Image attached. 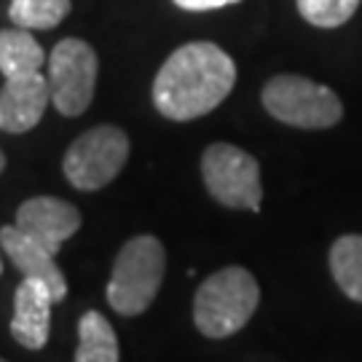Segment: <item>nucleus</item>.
<instances>
[{
	"instance_id": "4468645a",
	"label": "nucleus",
	"mask_w": 362,
	"mask_h": 362,
	"mask_svg": "<svg viewBox=\"0 0 362 362\" xmlns=\"http://www.w3.org/2000/svg\"><path fill=\"white\" fill-rule=\"evenodd\" d=\"M76 362H118V336L100 311H86L78 322Z\"/></svg>"
},
{
	"instance_id": "9b49d317",
	"label": "nucleus",
	"mask_w": 362,
	"mask_h": 362,
	"mask_svg": "<svg viewBox=\"0 0 362 362\" xmlns=\"http://www.w3.org/2000/svg\"><path fill=\"white\" fill-rule=\"evenodd\" d=\"M0 247L11 258L16 272L22 274L25 279H38V282H43V285L52 290L57 303L67 296V279L65 274H62V269L54 263V252H49L35 239H30L25 231H19L16 223L0 228Z\"/></svg>"
},
{
	"instance_id": "aec40b11",
	"label": "nucleus",
	"mask_w": 362,
	"mask_h": 362,
	"mask_svg": "<svg viewBox=\"0 0 362 362\" xmlns=\"http://www.w3.org/2000/svg\"><path fill=\"white\" fill-rule=\"evenodd\" d=\"M0 362H6V360H3V357H0Z\"/></svg>"
},
{
	"instance_id": "1a4fd4ad",
	"label": "nucleus",
	"mask_w": 362,
	"mask_h": 362,
	"mask_svg": "<svg viewBox=\"0 0 362 362\" xmlns=\"http://www.w3.org/2000/svg\"><path fill=\"white\" fill-rule=\"evenodd\" d=\"M49 103V78H43L40 73L6 78V83L0 86V132L25 134L35 129Z\"/></svg>"
},
{
	"instance_id": "20e7f679",
	"label": "nucleus",
	"mask_w": 362,
	"mask_h": 362,
	"mask_svg": "<svg viewBox=\"0 0 362 362\" xmlns=\"http://www.w3.org/2000/svg\"><path fill=\"white\" fill-rule=\"evenodd\" d=\"M260 103L269 116L296 129H330L344 118V103L336 91L296 73L269 78Z\"/></svg>"
},
{
	"instance_id": "f3484780",
	"label": "nucleus",
	"mask_w": 362,
	"mask_h": 362,
	"mask_svg": "<svg viewBox=\"0 0 362 362\" xmlns=\"http://www.w3.org/2000/svg\"><path fill=\"white\" fill-rule=\"evenodd\" d=\"M172 3L182 11H215V8L231 6V3H239V0H172Z\"/></svg>"
},
{
	"instance_id": "f257e3e1",
	"label": "nucleus",
	"mask_w": 362,
	"mask_h": 362,
	"mask_svg": "<svg viewBox=\"0 0 362 362\" xmlns=\"http://www.w3.org/2000/svg\"><path fill=\"white\" fill-rule=\"evenodd\" d=\"M236 83V65L218 43L191 40L167 57L153 78V105L169 121L212 113Z\"/></svg>"
},
{
	"instance_id": "f03ea898",
	"label": "nucleus",
	"mask_w": 362,
	"mask_h": 362,
	"mask_svg": "<svg viewBox=\"0 0 362 362\" xmlns=\"http://www.w3.org/2000/svg\"><path fill=\"white\" fill-rule=\"evenodd\" d=\"M260 285L245 266L209 274L194 296V325L202 336L228 338L239 333L258 309Z\"/></svg>"
},
{
	"instance_id": "2eb2a0df",
	"label": "nucleus",
	"mask_w": 362,
	"mask_h": 362,
	"mask_svg": "<svg viewBox=\"0 0 362 362\" xmlns=\"http://www.w3.org/2000/svg\"><path fill=\"white\" fill-rule=\"evenodd\" d=\"M73 8L70 0H11L8 19L25 30H54Z\"/></svg>"
},
{
	"instance_id": "7ed1b4c3",
	"label": "nucleus",
	"mask_w": 362,
	"mask_h": 362,
	"mask_svg": "<svg viewBox=\"0 0 362 362\" xmlns=\"http://www.w3.org/2000/svg\"><path fill=\"white\" fill-rule=\"evenodd\" d=\"M164 274H167L164 245L151 233L132 236L118 250L113 272H110V282H107L110 309L124 317H137L148 311L161 290Z\"/></svg>"
},
{
	"instance_id": "f8f14e48",
	"label": "nucleus",
	"mask_w": 362,
	"mask_h": 362,
	"mask_svg": "<svg viewBox=\"0 0 362 362\" xmlns=\"http://www.w3.org/2000/svg\"><path fill=\"white\" fill-rule=\"evenodd\" d=\"M43 62H46L43 46L30 35V30L25 27L0 30V73L3 78L40 73Z\"/></svg>"
},
{
	"instance_id": "0eeeda50",
	"label": "nucleus",
	"mask_w": 362,
	"mask_h": 362,
	"mask_svg": "<svg viewBox=\"0 0 362 362\" xmlns=\"http://www.w3.org/2000/svg\"><path fill=\"white\" fill-rule=\"evenodd\" d=\"M49 89L52 105L67 118L81 116L94 100L100 59L86 40L65 38L49 57Z\"/></svg>"
},
{
	"instance_id": "6ab92c4d",
	"label": "nucleus",
	"mask_w": 362,
	"mask_h": 362,
	"mask_svg": "<svg viewBox=\"0 0 362 362\" xmlns=\"http://www.w3.org/2000/svg\"><path fill=\"white\" fill-rule=\"evenodd\" d=\"M0 274H3V258H0Z\"/></svg>"
},
{
	"instance_id": "423d86ee",
	"label": "nucleus",
	"mask_w": 362,
	"mask_h": 362,
	"mask_svg": "<svg viewBox=\"0 0 362 362\" xmlns=\"http://www.w3.org/2000/svg\"><path fill=\"white\" fill-rule=\"evenodd\" d=\"M129 161V137L121 127L100 124L73 140L62 158L67 182L78 191H100Z\"/></svg>"
},
{
	"instance_id": "a211bd4d",
	"label": "nucleus",
	"mask_w": 362,
	"mask_h": 362,
	"mask_svg": "<svg viewBox=\"0 0 362 362\" xmlns=\"http://www.w3.org/2000/svg\"><path fill=\"white\" fill-rule=\"evenodd\" d=\"M6 169V156H3V151H0V172Z\"/></svg>"
},
{
	"instance_id": "9d476101",
	"label": "nucleus",
	"mask_w": 362,
	"mask_h": 362,
	"mask_svg": "<svg viewBox=\"0 0 362 362\" xmlns=\"http://www.w3.org/2000/svg\"><path fill=\"white\" fill-rule=\"evenodd\" d=\"M57 303L52 290L38 279H25L13 293L11 336L19 346L38 351L49 344L52 333V306Z\"/></svg>"
},
{
	"instance_id": "39448f33",
	"label": "nucleus",
	"mask_w": 362,
	"mask_h": 362,
	"mask_svg": "<svg viewBox=\"0 0 362 362\" xmlns=\"http://www.w3.org/2000/svg\"><path fill=\"white\" fill-rule=\"evenodd\" d=\"M202 180L207 194L228 209L260 212L263 182L252 153L231 143H212L202 156Z\"/></svg>"
},
{
	"instance_id": "6e6552de",
	"label": "nucleus",
	"mask_w": 362,
	"mask_h": 362,
	"mask_svg": "<svg viewBox=\"0 0 362 362\" xmlns=\"http://www.w3.org/2000/svg\"><path fill=\"white\" fill-rule=\"evenodd\" d=\"M16 228L57 255L67 239L81 228V212L65 199L33 196L16 209Z\"/></svg>"
},
{
	"instance_id": "ddd939ff",
	"label": "nucleus",
	"mask_w": 362,
	"mask_h": 362,
	"mask_svg": "<svg viewBox=\"0 0 362 362\" xmlns=\"http://www.w3.org/2000/svg\"><path fill=\"white\" fill-rule=\"evenodd\" d=\"M330 274L344 296L362 303V233H344L330 247Z\"/></svg>"
},
{
	"instance_id": "dca6fc26",
	"label": "nucleus",
	"mask_w": 362,
	"mask_h": 362,
	"mask_svg": "<svg viewBox=\"0 0 362 362\" xmlns=\"http://www.w3.org/2000/svg\"><path fill=\"white\" fill-rule=\"evenodd\" d=\"M362 0H296L298 13L303 16V22L322 30H336L346 25L354 11L360 8Z\"/></svg>"
}]
</instances>
